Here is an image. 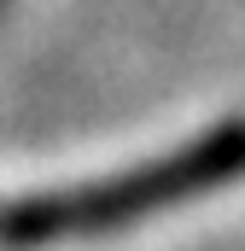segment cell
<instances>
[{
	"label": "cell",
	"instance_id": "cell-1",
	"mask_svg": "<svg viewBox=\"0 0 245 251\" xmlns=\"http://www.w3.org/2000/svg\"><path fill=\"white\" fill-rule=\"evenodd\" d=\"M245 176V117L216 123L210 134L175 146L170 158L134 164L111 181L64 193H29L0 210V246L35 251V246H64V240H94V234H122L158 210H175L187 199H204L216 187H234Z\"/></svg>",
	"mask_w": 245,
	"mask_h": 251
}]
</instances>
